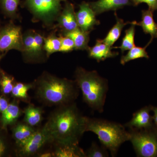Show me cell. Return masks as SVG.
Masks as SVG:
<instances>
[{
	"label": "cell",
	"instance_id": "5bb4252c",
	"mask_svg": "<svg viewBox=\"0 0 157 157\" xmlns=\"http://www.w3.org/2000/svg\"><path fill=\"white\" fill-rule=\"evenodd\" d=\"M153 12L149 9L142 10V20L137 22V25L141 27L144 33L150 34L154 39L157 38V24L153 18Z\"/></svg>",
	"mask_w": 157,
	"mask_h": 157
},
{
	"label": "cell",
	"instance_id": "1f68e13d",
	"mask_svg": "<svg viewBox=\"0 0 157 157\" xmlns=\"http://www.w3.org/2000/svg\"><path fill=\"white\" fill-rule=\"evenodd\" d=\"M9 106L8 102L5 98L0 97V112L5 111Z\"/></svg>",
	"mask_w": 157,
	"mask_h": 157
},
{
	"label": "cell",
	"instance_id": "836d02e7",
	"mask_svg": "<svg viewBox=\"0 0 157 157\" xmlns=\"http://www.w3.org/2000/svg\"><path fill=\"white\" fill-rule=\"evenodd\" d=\"M5 150H6V146L5 144L0 137V157L2 156L4 154Z\"/></svg>",
	"mask_w": 157,
	"mask_h": 157
},
{
	"label": "cell",
	"instance_id": "277c9868",
	"mask_svg": "<svg viewBox=\"0 0 157 157\" xmlns=\"http://www.w3.org/2000/svg\"><path fill=\"white\" fill-rule=\"evenodd\" d=\"M86 132L95 134L112 157H115L121 145L130 139V133L124 125L103 119L87 117Z\"/></svg>",
	"mask_w": 157,
	"mask_h": 157
},
{
	"label": "cell",
	"instance_id": "5b68a950",
	"mask_svg": "<svg viewBox=\"0 0 157 157\" xmlns=\"http://www.w3.org/2000/svg\"><path fill=\"white\" fill-rule=\"evenodd\" d=\"M66 0H25L24 5L33 16L45 26L52 25L61 12V2Z\"/></svg>",
	"mask_w": 157,
	"mask_h": 157
},
{
	"label": "cell",
	"instance_id": "4dcf8cb0",
	"mask_svg": "<svg viewBox=\"0 0 157 157\" xmlns=\"http://www.w3.org/2000/svg\"><path fill=\"white\" fill-rule=\"evenodd\" d=\"M133 6H137L141 3H146L148 9L154 12L157 11V0H132Z\"/></svg>",
	"mask_w": 157,
	"mask_h": 157
},
{
	"label": "cell",
	"instance_id": "cb8c5ba5",
	"mask_svg": "<svg viewBox=\"0 0 157 157\" xmlns=\"http://www.w3.org/2000/svg\"><path fill=\"white\" fill-rule=\"evenodd\" d=\"M36 131L29 125H18L14 130V138L17 143L21 142L32 136Z\"/></svg>",
	"mask_w": 157,
	"mask_h": 157
},
{
	"label": "cell",
	"instance_id": "83f0119b",
	"mask_svg": "<svg viewBox=\"0 0 157 157\" xmlns=\"http://www.w3.org/2000/svg\"><path fill=\"white\" fill-rule=\"evenodd\" d=\"M32 87V85L31 84L17 83L13 87L11 93L16 98L26 99L28 97V92Z\"/></svg>",
	"mask_w": 157,
	"mask_h": 157
},
{
	"label": "cell",
	"instance_id": "4316f807",
	"mask_svg": "<svg viewBox=\"0 0 157 157\" xmlns=\"http://www.w3.org/2000/svg\"><path fill=\"white\" fill-rule=\"evenodd\" d=\"M44 38L42 35L34 31L33 59L38 58L42 55V50H44Z\"/></svg>",
	"mask_w": 157,
	"mask_h": 157
},
{
	"label": "cell",
	"instance_id": "9c48e42d",
	"mask_svg": "<svg viewBox=\"0 0 157 157\" xmlns=\"http://www.w3.org/2000/svg\"><path fill=\"white\" fill-rule=\"evenodd\" d=\"M57 23L54 27L59 28L63 33L71 32L78 29L74 5L68 0L65 1V6L57 19Z\"/></svg>",
	"mask_w": 157,
	"mask_h": 157
},
{
	"label": "cell",
	"instance_id": "d6a6232c",
	"mask_svg": "<svg viewBox=\"0 0 157 157\" xmlns=\"http://www.w3.org/2000/svg\"><path fill=\"white\" fill-rule=\"evenodd\" d=\"M151 111L153 112L152 118L154 124L157 129V107L151 106Z\"/></svg>",
	"mask_w": 157,
	"mask_h": 157
},
{
	"label": "cell",
	"instance_id": "9a60e30c",
	"mask_svg": "<svg viewBox=\"0 0 157 157\" xmlns=\"http://www.w3.org/2000/svg\"><path fill=\"white\" fill-rule=\"evenodd\" d=\"M90 32H84L79 28L67 33H63V36H67L72 39L76 50H88L89 47Z\"/></svg>",
	"mask_w": 157,
	"mask_h": 157
},
{
	"label": "cell",
	"instance_id": "2e32d148",
	"mask_svg": "<svg viewBox=\"0 0 157 157\" xmlns=\"http://www.w3.org/2000/svg\"><path fill=\"white\" fill-rule=\"evenodd\" d=\"M116 23L109 30L106 37L102 39V42L110 46H112L120 37L122 31L124 27L128 24H131L132 22H124L123 20L118 17L116 12L114 13Z\"/></svg>",
	"mask_w": 157,
	"mask_h": 157
},
{
	"label": "cell",
	"instance_id": "f1b7e54d",
	"mask_svg": "<svg viewBox=\"0 0 157 157\" xmlns=\"http://www.w3.org/2000/svg\"><path fill=\"white\" fill-rule=\"evenodd\" d=\"M61 46L59 52H68L75 49L74 42L70 37L66 36H60Z\"/></svg>",
	"mask_w": 157,
	"mask_h": 157
},
{
	"label": "cell",
	"instance_id": "f546056e",
	"mask_svg": "<svg viewBox=\"0 0 157 157\" xmlns=\"http://www.w3.org/2000/svg\"><path fill=\"white\" fill-rule=\"evenodd\" d=\"M13 80V78H11L10 76L3 75L1 80V83L2 90L4 94H7L11 93L14 86L12 83Z\"/></svg>",
	"mask_w": 157,
	"mask_h": 157
},
{
	"label": "cell",
	"instance_id": "44dd1931",
	"mask_svg": "<svg viewBox=\"0 0 157 157\" xmlns=\"http://www.w3.org/2000/svg\"><path fill=\"white\" fill-rule=\"evenodd\" d=\"M25 121L31 127L39 124L42 117L41 109L33 106H30L25 111Z\"/></svg>",
	"mask_w": 157,
	"mask_h": 157
},
{
	"label": "cell",
	"instance_id": "603a6c76",
	"mask_svg": "<svg viewBox=\"0 0 157 157\" xmlns=\"http://www.w3.org/2000/svg\"><path fill=\"white\" fill-rule=\"evenodd\" d=\"M21 0H0V8L7 17L14 18L17 16Z\"/></svg>",
	"mask_w": 157,
	"mask_h": 157
},
{
	"label": "cell",
	"instance_id": "4fadbf2b",
	"mask_svg": "<svg viewBox=\"0 0 157 157\" xmlns=\"http://www.w3.org/2000/svg\"><path fill=\"white\" fill-rule=\"evenodd\" d=\"M113 47L102 42V39H97L95 45L88 49L89 57L98 62L104 61L107 59L115 57L118 52H113Z\"/></svg>",
	"mask_w": 157,
	"mask_h": 157
},
{
	"label": "cell",
	"instance_id": "74e56055",
	"mask_svg": "<svg viewBox=\"0 0 157 157\" xmlns=\"http://www.w3.org/2000/svg\"></svg>",
	"mask_w": 157,
	"mask_h": 157
},
{
	"label": "cell",
	"instance_id": "6da1fadb",
	"mask_svg": "<svg viewBox=\"0 0 157 157\" xmlns=\"http://www.w3.org/2000/svg\"><path fill=\"white\" fill-rule=\"evenodd\" d=\"M87 117L83 116L76 104L63 105L53 113L43 128L50 141L62 145H78L86 132Z\"/></svg>",
	"mask_w": 157,
	"mask_h": 157
},
{
	"label": "cell",
	"instance_id": "7c38bea8",
	"mask_svg": "<svg viewBox=\"0 0 157 157\" xmlns=\"http://www.w3.org/2000/svg\"><path fill=\"white\" fill-rule=\"evenodd\" d=\"M89 3L96 15L107 11H116L125 6H133L132 0H98Z\"/></svg>",
	"mask_w": 157,
	"mask_h": 157
},
{
	"label": "cell",
	"instance_id": "ba28073f",
	"mask_svg": "<svg viewBox=\"0 0 157 157\" xmlns=\"http://www.w3.org/2000/svg\"><path fill=\"white\" fill-rule=\"evenodd\" d=\"M96 16L89 3L82 2L79 5V9L76 13L78 28L84 32L90 33L95 26L100 24V21L96 18Z\"/></svg>",
	"mask_w": 157,
	"mask_h": 157
},
{
	"label": "cell",
	"instance_id": "e575fe53",
	"mask_svg": "<svg viewBox=\"0 0 157 157\" xmlns=\"http://www.w3.org/2000/svg\"><path fill=\"white\" fill-rule=\"evenodd\" d=\"M40 157H52V155L50 153H45L43 154L40 156Z\"/></svg>",
	"mask_w": 157,
	"mask_h": 157
},
{
	"label": "cell",
	"instance_id": "d6986e66",
	"mask_svg": "<svg viewBox=\"0 0 157 157\" xmlns=\"http://www.w3.org/2000/svg\"><path fill=\"white\" fill-rule=\"evenodd\" d=\"M58 157H86L85 153L78 145H62L55 152Z\"/></svg>",
	"mask_w": 157,
	"mask_h": 157
},
{
	"label": "cell",
	"instance_id": "8d00e7d4",
	"mask_svg": "<svg viewBox=\"0 0 157 157\" xmlns=\"http://www.w3.org/2000/svg\"><path fill=\"white\" fill-rule=\"evenodd\" d=\"M1 80H0V83H1Z\"/></svg>",
	"mask_w": 157,
	"mask_h": 157
},
{
	"label": "cell",
	"instance_id": "d4e9b609",
	"mask_svg": "<svg viewBox=\"0 0 157 157\" xmlns=\"http://www.w3.org/2000/svg\"><path fill=\"white\" fill-rule=\"evenodd\" d=\"M34 31H30L23 35V50L22 53L29 58L33 59Z\"/></svg>",
	"mask_w": 157,
	"mask_h": 157
},
{
	"label": "cell",
	"instance_id": "d590c367",
	"mask_svg": "<svg viewBox=\"0 0 157 157\" xmlns=\"http://www.w3.org/2000/svg\"><path fill=\"white\" fill-rule=\"evenodd\" d=\"M3 56H4V55L0 54V60L2 59V58Z\"/></svg>",
	"mask_w": 157,
	"mask_h": 157
},
{
	"label": "cell",
	"instance_id": "ffe728a7",
	"mask_svg": "<svg viewBox=\"0 0 157 157\" xmlns=\"http://www.w3.org/2000/svg\"><path fill=\"white\" fill-rule=\"evenodd\" d=\"M20 115V110L16 104H9L7 109L2 113V123L3 128L15 121Z\"/></svg>",
	"mask_w": 157,
	"mask_h": 157
},
{
	"label": "cell",
	"instance_id": "7402d4cb",
	"mask_svg": "<svg viewBox=\"0 0 157 157\" xmlns=\"http://www.w3.org/2000/svg\"><path fill=\"white\" fill-rule=\"evenodd\" d=\"M60 46V37L56 36L55 34H51L48 36L44 38L43 48L46 52L47 56L59 52Z\"/></svg>",
	"mask_w": 157,
	"mask_h": 157
},
{
	"label": "cell",
	"instance_id": "30bf717a",
	"mask_svg": "<svg viewBox=\"0 0 157 157\" xmlns=\"http://www.w3.org/2000/svg\"><path fill=\"white\" fill-rule=\"evenodd\" d=\"M50 141L44 129L36 132L26 140L18 143L20 152L23 155H29L36 152L46 142Z\"/></svg>",
	"mask_w": 157,
	"mask_h": 157
},
{
	"label": "cell",
	"instance_id": "e0dca14e",
	"mask_svg": "<svg viewBox=\"0 0 157 157\" xmlns=\"http://www.w3.org/2000/svg\"><path fill=\"white\" fill-rule=\"evenodd\" d=\"M153 38H151L147 45L144 47H137L135 46L132 49L129 50L128 52L126 55L123 56L121 59V64L124 65L128 62L139 58H145L146 59L149 58L147 52L146 51V48L153 41Z\"/></svg>",
	"mask_w": 157,
	"mask_h": 157
},
{
	"label": "cell",
	"instance_id": "ac0fdd59",
	"mask_svg": "<svg viewBox=\"0 0 157 157\" xmlns=\"http://www.w3.org/2000/svg\"><path fill=\"white\" fill-rule=\"evenodd\" d=\"M130 28L125 31V36L122 41L121 44L120 46L113 47V48H120L122 53L125 51L129 50L135 46V26L137 25L136 21H132Z\"/></svg>",
	"mask_w": 157,
	"mask_h": 157
},
{
	"label": "cell",
	"instance_id": "484cf974",
	"mask_svg": "<svg viewBox=\"0 0 157 157\" xmlns=\"http://www.w3.org/2000/svg\"><path fill=\"white\" fill-rule=\"evenodd\" d=\"M108 150L103 145H98L96 142L92 144L89 149L85 153L86 157H109Z\"/></svg>",
	"mask_w": 157,
	"mask_h": 157
},
{
	"label": "cell",
	"instance_id": "7a4b0ae2",
	"mask_svg": "<svg viewBox=\"0 0 157 157\" xmlns=\"http://www.w3.org/2000/svg\"><path fill=\"white\" fill-rule=\"evenodd\" d=\"M75 77L84 102L93 110L102 113L109 90L108 80L95 70L87 71L82 67L76 69Z\"/></svg>",
	"mask_w": 157,
	"mask_h": 157
},
{
	"label": "cell",
	"instance_id": "8fae6325",
	"mask_svg": "<svg viewBox=\"0 0 157 157\" xmlns=\"http://www.w3.org/2000/svg\"><path fill=\"white\" fill-rule=\"evenodd\" d=\"M151 111V105L142 107L134 113L131 120L124 125L129 129H150L155 128Z\"/></svg>",
	"mask_w": 157,
	"mask_h": 157
},
{
	"label": "cell",
	"instance_id": "52a82bcc",
	"mask_svg": "<svg viewBox=\"0 0 157 157\" xmlns=\"http://www.w3.org/2000/svg\"><path fill=\"white\" fill-rule=\"evenodd\" d=\"M12 49L22 52L23 40L21 28L10 23L0 29V52Z\"/></svg>",
	"mask_w": 157,
	"mask_h": 157
},
{
	"label": "cell",
	"instance_id": "3957f363",
	"mask_svg": "<svg viewBox=\"0 0 157 157\" xmlns=\"http://www.w3.org/2000/svg\"><path fill=\"white\" fill-rule=\"evenodd\" d=\"M78 89L75 81L45 74L39 79L37 94L47 104L63 106L73 103Z\"/></svg>",
	"mask_w": 157,
	"mask_h": 157
},
{
	"label": "cell",
	"instance_id": "8992f818",
	"mask_svg": "<svg viewBox=\"0 0 157 157\" xmlns=\"http://www.w3.org/2000/svg\"><path fill=\"white\" fill-rule=\"evenodd\" d=\"M131 141L137 157H157V130L129 129Z\"/></svg>",
	"mask_w": 157,
	"mask_h": 157
}]
</instances>
